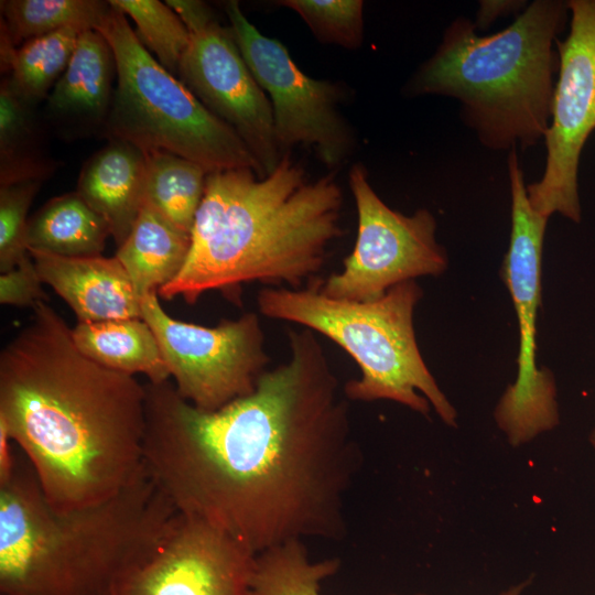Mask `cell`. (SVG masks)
Here are the masks:
<instances>
[{
  "instance_id": "cell-1",
  "label": "cell",
  "mask_w": 595,
  "mask_h": 595,
  "mask_svg": "<svg viewBox=\"0 0 595 595\" xmlns=\"http://www.w3.org/2000/svg\"><path fill=\"white\" fill-rule=\"evenodd\" d=\"M289 361L216 411L169 380L145 388L143 463L180 515L255 554L304 539L342 540L361 465L348 399L313 331H289Z\"/></svg>"
},
{
  "instance_id": "cell-2",
  "label": "cell",
  "mask_w": 595,
  "mask_h": 595,
  "mask_svg": "<svg viewBox=\"0 0 595 595\" xmlns=\"http://www.w3.org/2000/svg\"><path fill=\"white\" fill-rule=\"evenodd\" d=\"M0 354V420L48 504L109 499L144 473L145 388L94 361L46 303Z\"/></svg>"
},
{
  "instance_id": "cell-3",
  "label": "cell",
  "mask_w": 595,
  "mask_h": 595,
  "mask_svg": "<svg viewBox=\"0 0 595 595\" xmlns=\"http://www.w3.org/2000/svg\"><path fill=\"white\" fill-rule=\"evenodd\" d=\"M343 202L335 171L312 177L291 152L263 177L248 167L209 173L187 259L158 294L194 304L255 281L301 289L343 234Z\"/></svg>"
},
{
  "instance_id": "cell-4",
  "label": "cell",
  "mask_w": 595,
  "mask_h": 595,
  "mask_svg": "<svg viewBox=\"0 0 595 595\" xmlns=\"http://www.w3.org/2000/svg\"><path fill=\"white\" fill-rule=\"evenodd\" d=\"M178 517L145 470L109 499L58 511L30 464L19 461L11 479L0 485V593L112 595Z\"/></svg>"
},
{
  "instance_id": "cell-5",
  "label": "cell",
  "mask_w": 595,
  "mask_h": 595,
  "mask_svg": "<svg viewBox=\"0 0 595 595\" xmlns=\"http://www.w3.org/2000/svg\"><path fill=\"white\" fill-rule=\"evenodd\" d=\"M567 15V1L533 0L510 25L484 36L472 20L458 17L404 94L456 99L463 122L487 149L533 147L549 127L559 69L555 42Z\"/></svg>"
},
{
  "instance_id": "cell-6",
  "label": "cell",
  "mask_w": 595,
  "mask_h": 595,
  "mask_svg": "<svg viewBox=\"0 0 595 595\" xmlns=\"http://www.w3.org/2000/svg\"><path fill=\"white\" fill-rule=\"evenodd\" d=\"M320 284L313 280L304 289L264 288L257 296L259 312L302 325L342 347L361 371L359 379L343 386L348 400H390L422 415L432 407L446 425L456 428L457 412L416 343L413 316L423 291L415 280L364 302L327 296Z\"/></svg>"
},
{
  "instance_id": "cell-7",
  "label": "cell",
  "mask_w": 595,
  "mask_h": 595,
  "mask_svg": "<svg viewBox=\"0 0 595 595\" xmlns=\"http://www.w3.org/2000/svg\"><path fill=\"white\" fill-rule=\"evenodd\" d=\"M96 30L109 43L117 66L104 138L130 142L144 152L176 154L198 164L208 174L248 167L263 177L236 131L154 58L122 11L110 3L109 12Z\"/></svg>"
},
{
  "instance_id": "cell-8",
  "label": "cell",
  "mask_w": 595,
  "mask_h": 595,
  "mask_svg": "<svg viewBox=\"0 0 595 595\" xmlns=\"http://www.w3.org/2000/svg\"><path fill=\"white\" fill-rule=\"evenodd\" d=\"M511 231L501 277L511 296L519 328L518 374L496 405L494 416L508 442L522 445L560 422L556 385L537 365V320L541 301V264L548 218L530 205L517 149L508 154Z\"/></svg>"
},
{
  "instance_id": "cell-9",
  "label": "cell",
  "mask_w": 595,
  "mask_h": 595,
  "mask_svg": "<svg viewBox=\"0 0 595 595\" xmlns=\"http://www.w3.org/2000/svg\"><path fill=\"white\" fill-rule=\"evenodd\" d=\"M225 11L232 37L271 104L281 153L304 145L335 171L356 147L355 132L339 110L345 87L303 73L280 41L262 34L246 18L238 1L226 2Z\"/></svg>"
},
{
  "instance_id": "cell-10",
  "label": "cell",
  "mask_w": 595,
  "mask_h": 595,
  "mask_svg": "<svg viewBox=\"0 0 595 595\" xmlns=\"http://www.w3.org/2000/svg\"><path fill=\"white\" fill-rule=\"evenodd\" d=\"M348 184L357 209L356 240L342 271L321 280L324 294L372 301L397 284L437 277L447 269V253L436 241V220L430 210L404 215L390 208L370 185L361 163L350 167Z\"/></svg>"
},
{
  "instance_id": "cell-11",
  "label": "cell",
  "mask_w": 595,
  "mask_h": 595,
  "mask_svg": "<svg viewBox=\"0 0 595 595\" xmlns=\"http://www.w3.org/2000/svg\"><path fill=\"white\" fill-rule=\"evenodd\" d=\"M158 295L141 300L142 318L180 396L201 410L216 411L251 393L269 363L259 316L249 312L214 327L201 326L171 317Z\"/></svg>"
},
{
  "instance_id": "cell-12",
  "label": "cell",
  "mask_w": 595,
  "mask_h": 595,
  "mask_svg": "<svg viewBox=\"0 0 595 595\" xmlns=\"http://www.w3.org/2000/svg\"><path fill=\"white\" fill-rule=\"evenodd\" d=\"M570 30L555 42L559 56L551 117L544 133L545 166L527 185L531 207L581 223L578 166L586 140L595 130V0H569Z\"/></svg>"
},
{
  "instance_id": "cell-13",
  "label": "cell",
  "mask_w": 595,
  "mask_h": 595,
  "mask_svg": "<svg viewBox=\"0 0 595 595\" xmlns=\"http://www.w3.org/2000/svg\"><path fill=\"white\" fill-rule=\"evenodd\" d=\"M256 558L220 529L180 515L156 551L112 595H253Z\"/></svg>"
},
{
  "instance_id": "cell-14",
  "label": "cell",
  "mask_w": 595,
  "mask_h": 595,
  "mask_svg": "<svg viewBox=\"0 0 595 595\" xmlns=\"http://www.w3.org/2000/svg\"><path fill=\"white\" fill-rule=\"evenodd\" d=\"M177 78L217 118L232 128L262 176L278 165L272 107L245 62L229 28L213 23L191 35Z\"/></svg>"
},
{
  "instance_id": "cell-15",
  "label": "cell",
  "mask_w": 595,
  "mask_h": 595,
  "mask_svg": "<svg viewBox=\"0 0 595 595\" xmlns=\"http://www.w3.org/2000/svg\"><path fill=\"white\" fill-rule=\"evenodd\" d=\"M117 79L113 52L97 30L79 35L71 62L45 105L54 132L65 140L104 137Z\"/></svg>"
},
{
  "instance_id": "cell-16",
  "label": "cell",
  "mask_w": 595,
  "mask_h": 595,
  "mask_svg": "<svg viewBox=\"0 0 595 595\" xmlns=\"http://www.w3.org/2000/svg\"><path fill=\"white\" fill-rule=\"evenodd\" d=\"M43 283L73 310L78 323L142 318L141 300L117 257H62L29 250Z\"/></svg>"
},
{
  "instance_id": "cell-17",
  "label": "cell",
  "mask_w": 595,
  "mask_h": 595,
  "mask_svg": "<svg viewBox=\"0 0 595 595\" xmlns=\"http://www.w3.org/2000/svg\"><path fill=\"white\" fill-rule=\"evenodd\" d=\"M147 156L137 145L109 139L83 164L75 192L108 223L120 247L144 204Z\"/></svg>"
},
{
  "instance_id": "cell-18",
  "label": "cell",
  "mask_w": 595,
  "mask_h": 595,
  "mask_svg": "<svg viewBox=\"0 0 595 595\" xmlns=\"http://www.w3.org/2000/svg\"><path fill=\"white\" fill-rule=\"evenodd\" d=\"M191 248L185 231L143 204L139 217L116 257L142 300L171 282L183 268Z\"/></svg>"
},
{
  "instance_id": "cell-19",
  "label": "cell",
  "mask_w": 595,
  "mask_h": 595,
  "mask_svg": "<svg viewBox=\"0 0 595 595\" xmlns=\"http://www.w3.org/2000/svg\"><path fill=\"white\" fill-rule=\"evenodd\" d=\"M72 335L79 350L104 367L143 374L153 383L170 378L158 339L143 318L77 323Z\"/></svg>"
},
{
  "instance_id": "cell-20",
  "label": "cell",
  "mask_w": 595,
  "mask_h": 595,
  "mask_svg": "<svg viewBox=\"0 0 595 595\" xmlns=\"http://www.w3.org/2000/svg\"><path fill=\"white\" fill-rule=\"evenodd\" d=\"M108 236L107 220L75 191L47 201L28 223V250L62 257L100 256Z\"/></svg>"
},
{
  "instance_id": "cell-21",
  "label": "cell",
  "mask_w": 595,
  "mask_h": 595,
  "mask_svg": "<svg viewBox=\"0 0 595 595\" xmlns=\"http://www.w3.org/2000/svg\"><path fill=\"white\" fill-rule=\"evenodd\" d=\"M58 163L47 153L35 106L7 76L0 84V186L47 180Z\"/></svg>"
},
{
  "instance_id": "cell-22",
  "label": "cell",
  "mask_w": 595,
  "mask_h": 595,
  "mask_svg": "<svg viewBox=\"0 0 595 595\" xmlns=\"http://www.w3.org/2000/svg\"><path fill=\"white\" fill-rule=\"evenodd\" d=\"M82 30L65 28L34 37L18 47L0 35V65L14 89L36 106L46 99L67 68Z\"/></svg>"
},
{
  "instance_id": "cell-23",
  "label": "cell",
  "mask_w": 595,
  "mask_h": 595,
  "mask_svg": "<svg viewBox=\"0 0 595 595\" xmlns=\"http://www.w3.org/2000/svg\"><path fill=\"white\" fill-rule=\"evenodd\" d=\"M144 153V204L191 232L208 173L198 164L166 151Z\"/></svg>"
},
{
  "instance_id": "cell-24",
  "label": "cell",
  "mask_w": 595,
  "mask_h": 595,
  "mask_svg": "<svg viewBox=\"0 0 595 595\" xmlns=\"http://www.w3.org/2000/svg\"><path fill=\"white\" fill-rule=\"evenodd\" d=\"M0 35L18 47L24 42L76 26L96 30L110 10L100 0H2Z\"/></svg>"
},
{
  "instance_id": "cell-25",
  "label": "cell",
  "mask_w": 595,
  "mask_h": 595,
  "mask_svg": "<svg viewBox=\"0 0 595 595\" xmlns=\"http://www.w3.org/2000/svg\"><path fill=\"white\" fill-rule=\"evenodd\" d=\"M338 559L311 561L303 541H291L256 558L253 595H321V583L337 573Z\"/></svg>"
},
{
  "instance_id": "cell-26",
  "label": "cell",
  "mask_w": 595,
  "mask_h": 595,
  "mask_svg": "<svg viewBox=\"0 0 595 595\" xmlns=\"http://www.w3.org/2000/svg\"><path fill=\"white\" fill-rule=\"evenodd\" d=\"M130 18L137 36L156 61L177 77L181 61L190 45L191 34L178 15L158 0H110Z\"/></svg>"
},
{
  "instance_id": "cell-27",
  "label": "cell",
  "mask_w": 595,
  "mask_h": 595,
  "mask_svg": "<svg viewBox=\"0 0 595 595\" xmlns=\"http://www.w3.org/2000/svg\"><path fill=\"white\" fill-rule=\"evenodd\" d=\"M277 3L296 12L320 42L348 50H356L363 43L361 0H283Z\"/></svg>"
},
{
  "instance_id": "cell-28",
  "label": "cell",
  "mask_w": 595,
  "mask_h": 595,
  "mask_svg": "<svg viewBox=\"0 0 595 595\" xmlns=\"http://www.w3.org/2000/svg\"><path fill=\"white\" fill-rule=\"evenodd\" d=\"M40 181L0 186V271L14 269L29 256L28 212L41 187Z\"/></svg>"
},
{
  "instance_id": "cell-29",
  "label": "cell",
  "mask_w": 595,
  "mask_h": 595,
  "mask_svg": "<svg viewBox=\"0 0 595 595\" xmlns=\"http://www.w3.org/2000/svg\"><path fill=\"white\" fill-rule=\"evenodd\" d=\"M42 281L30 255L14 269L0 275V303L33 307L40 301H47Z\"/></svg>"
},
{
  "instance_id": "cell-30",
  "label": "cell",
  "mask_w": 595,
  "mask_h": 595,
  "mask_svg": "<svg viewBox=\"0 0 595 595\" xmlns=\"http://www.w3.org/2000/svg\"><path fill=\"white\" fill-rule=\"evenodd\" d=\"M181 19L190 34H196L217 22L210 7L198 0L164 1Z\"/></svg>"
},
{
  "instance_id": "cell-31",
  "label": "cell",
  "mask_w": 595,
  "mask_h": 595,
  "mask_svg": "<svg viewBox=\"0 0 595 595\" xmlns=\"http://www.w3.org/2000/svg\"><path fill=\"white\" fill-rule=\"evenodd\" d=\"M524 0H482L473 21L477 31L486 30L499 18L522 12L527 7Z\"/></svg>"
},
{
  "instance_id": "cell-32",
  "label": "cell",
  "mask_w": 595,
  "mask_h": 595,
  "mask_svg": "<svg viewBox=\"0 0 595 595\" xmlns=\"http://www.w3.org/2000/svg\"><path fill=\"white\" fill-rule=\"evenodd\" d=\"M11 443L13 441L8 428L0 420V485L11 479L19 465V459L15 458Z\"/></svg>"
},
{
  "instance_id": "cell-33",
  "label": "cell",
  "mask_w": 595,
  "mask_h": 595,
  "mask_svg": "<svg viewBox=\"0 0 595 595\" xmlns=\"http://www.w3.org/2000/svg\"><path fill=\"white\" fill-rule=\"evenodd\" d=\"M530 582H531L530 578L526 580V581H522L521 583H518V584L507 588L506 591H504L499 595H521L522 592L529 586ZM388 595H402V594H388ZM413 595H428V594L418 593V594H413Z\"/></svg>"
},
{
  "instance_id": "cell-34",
  "label": "cell",
  "mask_w": 595,
  "mask_h": 595,
  "mask_svg": "<svg viewBox=\"0 0 595 595\" xmlns=\"http://www.w3.org/2000/svg\"><path fill=\"white\" fill-rule=\"evenodd\" d=\"M588 441H589L591 445L593 446V448L595 450V429L591 431L589 436H588Z\"/></svg>"
}]
</instances>
